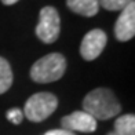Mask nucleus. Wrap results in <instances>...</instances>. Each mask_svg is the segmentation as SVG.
<instances>
[{
	"mask_svg": "<svg viewBox=\"0 0 135 135\" xmlns=\"http://www.w3.org/2000/svg\"><path fill=\"white\" fill-rule=\"evenodd\" d=\"M108 135H117V134H116V132H109Z\"/></svg>",
	"mask_w": 135,
	"mask_h": 135,
	"instance_id": "nucleus-15",
	"label": "nucleus"
},
{
	"mask_svg": "<svg viewBox=\"0 0 135 135\" xmlns=\"http://www.w3.org/2000/svg\"><path fill=\"white\" fill-rule=\"evenodd\" d=\"M83 110L95 120H109L120 113L121 105L112 90L99 87L84 97Z\"/></svg>",
	"mask_w": 135,
	"mask_h": 135,
	"instance_id": "nucleus-1",
	"label": "nucleus"
},
{
	"mask_svg": "<svg viewBox=\"0 0 135 135\" xmlns=\"http://www.w3.org/2000/svg\"><path fill=\"white\" fill-rule=\"evenodd\" d=\"M114 36L119 41H128L135 36V4L131 3L124 10L114 23Z\"/></svg>",
	"mask_w": 135,
	"mask_h": 135,
	"instance_id": "nucleus-7",
	"label": "nucleus"
},
{
	"mask_svg": "<svg viewBox=\"0 0 135 135\" xmlns=\"http://www.w3.org/2000/svg\"><path fill=\"white\" fill-rule=\"evenodd\" d=\"M13 84V70L7 59L0 57V95L8 91Z\"/></svg>",
	"mask_w": 135,
	"mask_h": 135,
	"instance_id": "nucleus-10",
	"label": "nucleus"
},
{
	"mask_svg": "<svg viewBox=\"0 0 135 135\" xmlns=\"http://www.w3.org/2000/svg\"><path fill=\"white\" fill-rule=\"evenodd\" d=\"M117 135H135V116L123 114L114 121V131Z\"/></svg>",
	"mask_w": 135,
	"mask_h": 135,
	"instance_id": "nucleus-9",
	"label": "nucleus"
},
{
	"mask_svg": "<svg viewBox=\"0 0 135 135\" xmlns=\"http://www.w3.org/2000/svg\"><path fill=\"white\" fill-rule=\"evenodd\" d=\"M66 6L70 11L83 17H94L99 11L98 0H66Z\"/></svg>",
	"mask_w": 135,
	"mask_h": 135,
	"instance_id": "nucleus-8",
	"label": "nucleus"
},
{
	"mask_svg": "<svg viewBox=\"0 0 135 135\" xmlns=\"http://www.w3.org/2000/svg\"><path fill=\"white\" fill-rule=\"evenodd\" d=\"M61 126L64 130L72 132H94L97 130V120L84 110H77L62 117Z\"/></svg>",
	"mask_w": 135,
	"mask_h": 135,
	"instance_id": "nucleus-6",
	"label": "nucleus"
},
{
	"mask_svg": "<svg viewBox=\"0 0 135 135\" xmlns=\"http://www.w3.org/2000/svg\"><path fill=\"white\" fill-rule=\"evenodd\" d=\"M44 135H76V134L72 132V131L64 130V128H59V130H50V131H47Z\"/></svg>",
	"mask_w": 135,
	"mask_h": 135,
	"instance_id": "nucleus-13",
	"label": "nucleus"
},
{
	"mask_svg": "<svg viewBox=\"0 0 135 135\" xmlns=\"http://www.w3.org/2000/svg\"><path fill=\"white\" fill-rule=\"evenodd\" d=\"M99 6H102L108 11H121L127 6L134 3V0H98Z\"/></svg>",
	"mask_w": 135,
	"mask_h": 135,
	"instance_id": "nucleus-11",
	"label": "nucleus"
},
{
	"mask_svg": "<svg viewBox=\"0 0 135 135\" xmlns=\"http://www.w3.org/2000/svg\"><path fill=\"white\" fill-rule=\"evenodd\" d=\"M17 2H20V0H2V3L6 4V6H13V4H15Z\"/></svg>",
	"mask_w": 135,
	"mask_h": 135,
	"instance_id": "nucleus-14",
	"label": "nucleus"
},
{
	"mask_svg": "<svg viewBox=\"0 0 135 135\" xmlns=\"http://www.w3.org/2000/svg\"><path fill=\"white\" fill-rule=\"evenodd\" d=\"M58 106L57 97L51 93H36L28 98L23 108L26 119L35 123H40L48 119Z\"/></svg>",
	"mask_w": 135,
	"mask_h": 135,
	"instance_id": "nucleus-3",
	"label": "nucleus"
},
{
	"mask_svg": "<svg viewBox=\"0 0 135 135\" xmlns=\"http://www.w3.org/2000/svg\"><path fill=\"white\" fill-rule=\"evenodd\" d=\"M61 32V18L55 7L52 6H46L40 10L39 14V22L36 26V35L37 37L46 43V44H51V43L57 41L59 37Z\"/></svg>",
	"mask_w": 135,
	"mask_h": 135,
	"instance_id": "nucleus-4",
	"label": "nucleus"
},
{
	"mask_svg": "<svg viewBox=\"0 0 135 135\" xmlns=\"http://www.w3.org/2000/svg\"><path fill=\"white\" fill-rule=\"evenodd\" d=\"M108 36L102 29H93L83 37L80 44V55L85 61H94L106 47Z\"/></svg>",
	"mask_w": 135,
	"mask_h": 135,
	"instance_id": "nucleus-5",
	"label": "nucleus"
},
{
	"mask_svg": "<svg viewBox=\"0 0 135 135\" xmlns=\"http://www.w3.org/2000/svg\"><path fill=\"white\" fill-rule=\"evenodd\" d=\"M66 59L62 54L51 52L37 59L30 68V77L36 83H52L65 75Z\"/></svg>",
	"mask_w": 135,
	"mask_h": 135,
	"instance_id": "nucleus-2",
	"label": "nucleus"
},
{
	"mask_svg": "<svg viewBox=\"0 0 135 135\" xmlns=\"http://www.w3.org/2000/svg\"><path fill=\"white\" fill-rule=\"evenodd\" d=\"M6 116H7V119L13 123V124H21L22 119H23V112L18 108H13L6 113Z\"/></svg>",
	"mask_w": 135,
	"mask_h": 135,
	"instance_id": "nucleus-12",
	"label": "nucleus"
}]
</instances>
